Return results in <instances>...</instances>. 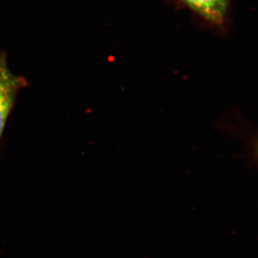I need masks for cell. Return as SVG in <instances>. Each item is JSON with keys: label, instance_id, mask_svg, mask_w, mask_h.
I'll list each match as a JSON object with an SVG mask.
<instances>
[{"label": "cell", "instance_id": "obj_2", "mask_svg": "<svg viewBox=\"0 0 258 258\" xmlns=\"http://www.w3.org/2000/svg\"><path fill=\"white\" fill-rule=\"evenodd\" d=\"M197 16L217 27L224 25L231 0H179Z\"/></svg>", "mask_w": 258, "mask_h": 258}, {"label": "cell", "instance_id": "obj_1", "mask_svg": "<svg viewBox=\"0 0 258 258\" xmlns=\"http://www.w3.org/2000/svg\"><path fill=\"white\" fill-rule=\"evenodd\" d=\"M27 86L25 78L15 76L10 71L6 54L0 53V137L18 94Z\"/></svg>", "mask_w": 258, "mask_h": 258}]
</instances>
